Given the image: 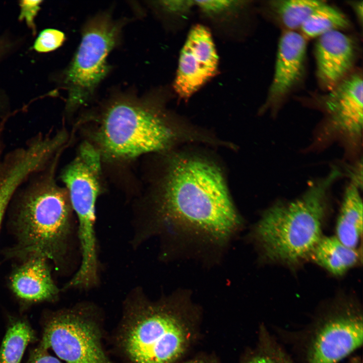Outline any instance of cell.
Returning <instances> with one entry per match:
<instances>
[{
	"instance_id": "cell-1",
	"label": "cell",
	"mask_w": 363,
	"mask_h": 363,
	"mask_svg": "<svg viewBox=\"0 0 363 363\" xmlns=\"http://www.w3.org/2000/svg\"><path fill=\"white\" fill-rule=\"evenodd\" d=\"M154 210L157 222L171 232L217 246L226 244L241 224L220 168L193 155L169 159Z\"/></svg>"
},
{
	"instance_id": "cell-2",
	"label": "cell",
	"mask_w": 363,
	"mask_h": 363,
	"mask_svg": "<svg viewBox=\"0 0 363 363\" xmlns=\"http://www.w3.org/2000/svg\"><path fill=\"white\" fill-rule=\"evenodd\" d=\"M90 142L102 160L126 161L165 150L176 141L161 101L154 95L119 92L94 116Z\"/></svg>"
},
{
	"instance_id": "cell-3",
	"label": "cell",
	"mask_w": 363,
	"mask_h": 363,
	"mask_svg": "<svg viewBox=\"0 0 363 363\" xmlns=\"http://www.w3.org/2000/svg\"><path fill=\"white\" fill-rule=\"evenodd\" d=\"M62 153L17 191L14 254L23 259L36 256L56 263L66 252L73 210L67 190L55 178Z\"/></svg>"
},
{
	"instance_id": "cell-4",
	"label": "cell",
	"mask_w": 363,
	"mask_h": 363,
	"mask_svg": "<svg viewBox=\"0 0 363 363\" xmlns=\"http://www.w3.org/2000/svg\"><path fill=\"white\" fill-rule=\"evenodd\" d=\"M341 173L334 167L298 198L277 202L265 211L254 237L267 260L293 266L310 257L323 236L330 189Z\"/></svg>"
},
{
	"instance_id": "cell-5",
	"label": "cell",
	"mask_w": 363,
	"mask_h": 363,
	"mask_svg": "<svg viewBox=\"0 0 363 363\" xmlns=\"http://www.w3.org/2000/svg\"><path fill=\"white\" fill-rule=\"evenodd\" d=\"M119 343L132 363H172L185 352L190 334L165 305L135 301L125 312Z\"/></svg>"
},
{
	"instance_id": "cell-6",
	"label": "cell",
	"mask_w": 363,
	"mask_h": 363,
	"mask_svg": "<svg viewBox=\"0 0 363 363\" xmlns=\"http://www.w3.org/2000/svg\"><path fill=\"white\" fill-rule=\"evenodd\" d=\"M124 20H115L109 12L88 20L82 30L81 42L64 73L67 91L66 112L72 114L88 104L108 74L109 54L119 43Z\"/></svg>"
},
{
	"instance_id": "cell-7",
	"label": "cell",
	"mask_w": 363,
	"mask_h": 363,
	"mask_svg": "<svg viewBox=\"0 0 363 363\" xmlns=\"http://www.w3.org/2000/svg\"><path fill=\"white\" fill-rule=\"evenodd\" d=\"M101 162L98 150L85 140L60 173V178L78 218L81 261L86 264H93L97 260L95 206L102 191Z\"/></svg>"
},
{
	"instance_id": "cell-8",
	"label": "cell",
	"mask_w": 363,
	"mask_h": 363,
	"mask_svg": "<svg viewBox=\"0 0 363 363\" xmlns=\"http://www.w3.org/2000/svg\"><path fill=\"white\" fill-rule=\"evenodd\" d=\"M90 311L78 307L50 316L40 344L65 363H112L102 346L99 322Z\"/></svg>"
},
{
	"instance_id": "cell-9",
	"label": "cell",
	"mask_w": 363,
	"mask_h": 363,
	"mask_svg": "<svg viewBox=\"0 0 363 363\" xmlns=\"http://www.w3.org/2000/svg\"><path fill=\"white\" fill-rule=\"evenodd\" d=\"M219 58L212 34L197 24L190 30L179 56L173 88L188 100L218 72Z\"/></svg>"
},
{
	"instance_id": "cell-10",
	"label": "cell",
	"mask_w": 363,
	"mask_h": 363,
	"mask_svg": "<svg viewBox=\"0 0 363 363\" xmlns=\"http://www.w3.org/2000/svg\"><path fill=\"white\" fill-rule=\"evenodd\" d=\"M362 318L351 309L329 317L316 332L308 363H337L362 343Z\"/></svg>"
},
{
	"instance_id": "cell-11",
	"label": "cell",
	"mask_w": 363,
	"mask_h": 363,
	"mask_svg": "<svg viewBox=\"0 0 363 363\" xmlns=\"http://www.w3.org/2000/svg\"><path fill=\"white\" fill-rule=\"evenodd\" d=\"M325 100L327 129L349 143L361 137L363 121L362 79L357 74L345 78L330 91Z\"/></svg>"
},
{
	"instance_id": "cell-12",
	"label": "cell",
	"mask_w": 363,
	"mask_h": 363,
	"mask_svg": "<svg viewBox=\"0 0 363 363\" xmlns=\"http://www.w3.org/2000/svg\"><path fill=\"white\" fill-rule=\"evenodd\" d=\"M315 53L320 82L331 91L351 69L354 58V45L348 36L339 30H334L318 37Z\"/></svg>"
},
{
	"instance_id": "cell-13",
	"label": "cell",
	"mask_w": 363,
	"mask_h": 363,
	"mask_svg": "<svg viewBox=\"0 0 363 363\" xmlns=\"http://www.w3.org/2000/svg\"><path fill=\"white\" fill-rule=\"evenodd\" d=\"M306 49V38L301 34L291 30L283 33L278 43L267 105L277 102L298 80L303 70Z\"/></svg>"
},
{
	"instance_id": "cell-14",
	"label": "cell",
	"mask_w": 363,
	"mask_h": 363,
	"mask_svg": "<svg viewBox=\"0 0 363 363\" xmlns=\"http://www.w3.org/2000/svg\"><path fill=\"white\" fill-rule=\"evenodd\" d=\"M10 286L18 297L28 302L51 300L58 292L48 260L41 256L24 259L11 275Z\"/></svg>"
},
{
	"instance_id": "cell-15",
	"label": "cell",
	"mask_w": 363,
	"mask_h": 363,
	"mask_svg": "<svg viewBox=\"0 0 363 363\" xmlns=\"http://www.w3.org/2000/svg\"><path fill=\"white\" fill-rule=\"evenodd\" d=\"M359 187L352 182L346 187L336 226V237L353 249H356L362 233L363 205Z\"/></svg>"
},
{
	"instance_id": "cell-16",
	"label": "cell",
	"mask_w": 363,
	"mask_h": 363,
	"mask_svg": "<svg viewBox=\"0 0 363 363\" xmlns=\"http://www.w3.org/2000/svg\"><path fill=\"white\" fill-rule=\"evenodd\" d=\"M359 255L356 249L345 246L336 236H322L310 257L330 273L340 276L357 263Z\"/></svg>"
},
{
	"instance_id": "cell-17",
	"label": "cell",
	"mask_w": 363,
	"mask_h": 363,
	"mask_svg": "<svg viewBox=\"0 0 363 363\" xmlns=\"http://www.w3.org/2000/svg\"><path fill=\"white\" fill-rule=\"evenodd\" d=\"M35 339L34 331L24 320L11 323L0 346V363H21L26 347Z\"/></svg>"
},
{
	"instance_id": "cell-18",
	"label": "cell",
	"mask_w": 363,
	"mask_h": 363,
	"mask_svg": "<svg viewBox=\"0 0 363 363\" xmlns=\"http://www.w3.org/2000/svg\"><path fill=\"white\" fill-rule=\"evenodd\" d=\"M348 24L341 12L325 3L311 13L300 28L305 38H314L346 28Z\"/></svg>"
},
{
	"instance_id": "cell-19",
	"label": "cell",
	"mask_w": 363,
	"mask_h": 363,
	"mask_svg": "<svg viewBox=\"0 0 363 363\" xmlns=\"http://www.w3.org/2000/svg\"><path fill=\"white\" fill-rule=\"evenodd\" d=\"M325 3L315 0H281L270 2L273 11L287 30L300 28L311 13Z\"/></svg>"
},
{
	"instance_id": "cell-20",
	"label": "cell",
	"mask_w": 363,
	"mask_h": 363,
	"mask_svg": "<svg viewBox=\"0 0 363 363\" xmlns=\"http://www.w3.org/2000/svg\"><path fill=\"white\" fill-rule=\"evenodd\" d=\"M65 40V34L57 29L42 30L36 38L33 48L39 52H48L59 47Z\"/></svg>"
},
{
	"instance_id": "cell-21",
	"label": "cell",
	"mask_w": 363,
	"mask_h": 363,
	"mask_svg": "<svg viewBox=\"0 0 363 363\" xmlns=\"http://www.w3.org/2000/svg\"><path fill=\"white\" fill-rule=\"evenodd\" d=\"M243 2L237 1H194L195 6L198 7L205 14L218 16L237 8L243 4Z\"/></svg>"
},
{
	"instance_id": "cell-22",
	"label": "cell",
	"mask_w": 363,
	"mask_h": 363,
	"mask_svg": "<svg viewBox=\"0 0 363 363\" xmlns=\"http://www.w3.org/2000/svg\"><path fill=\"white\" fill-rule=\"evenodd\" d=\"M16 191V186L11 181L0 176V227L6 210Z\"/></svg>"
},
{
	"instance_id": "cell-23",
	"label": "cell",
	"mask_w": 363,
	"mask_h": 363,
	"mask_svg": "<svg viewBox=\"0 0 363 363\" xmlns=\"http://www.w3.org/2000/svg\"><path fill=\"white\" fill-rule=\"evenodd\" d=\"M156 5L163 11L171 14L183 15L195 6L194 1H160Z\"/></svg>"
},
{
	"instance_id": "cell-24",
	"label": "cell",
	"mask_w": 363,
	"mask_h": 363,
	"mask_svg": "<svg viewBox=\"0 0 363 363\" xmlns=\"http://www.w3.org/2000/svg\"><path fill=\"white\" fill-rule=\"evenodd\" d=\"M41 1H21L20 2L19 19L24 20L29 27L34 29V19L40 9Z\"/></svg>"
},
{
	"instance_id": "cell-25",
	"label": "cell",
	"mask_w": 363,
	"mask_h": 363,
	"mask_svg": "<svg viewBox=\"0 0 363 363\" xmlns=\"http://www.w3.org/2000/svg\"><path fill=\"white\" fill-rule=\"evenodd\" d=\"M27 363H65L49 353L48 349L41 345L30 353Z\"/></svg>"
},
{
	"instance_id": "cell-26",
	"label": "cell",
	"mask_w": 363,
	"mask_h": 363,
	"mask_svg": "<svg viewBox=\"0 0 363 363\" xmlns=\"http://www.w3.org/2000/svg\"><path fill=\"white\" fill-rule=\"evenodd\" d=\"M282 359L272 353H263L253 357L247 363H287Z\"/></svg>"
},
{
	"instance_id": "cell-27",
	"label": "cell",
	"mask_w": 363,
	"mask_h": 363,
	"mask_svg": "<svg viewBox=\"0 0 363 363\" xmlns=\"http://www.w3.org/2000/svg\"><path fill=\"white\" fill-rule=\"evenodd\" d=\"M353 8L355 9V12L359 17V20L361 21L362 19V2H358L354 4Z\"/></svg>"
},
{
	"instance_id": "cell-28",
	"label": "cell",
	"mask_w": 363,
	"mask_h": 363,
	"mask_svg": "<svg viewBox=\"0 0 363 363\" xmlns=\"http://www.w3.org/2000/svg\"><path fill=\"white\" fill-rule=\"evenodd\" d=\"M185 363H205L204 361L201 360H191Z\"/></svg>"
},
{
	"instance_id": "cell-29",
	"label": "cell",
	"mask_w": 363,
	"mask_h": 363,
	"mask_svg": "<svg viewBox=\"0 0 363 363\" xmlns=\"http://www.w3.org/2000/svg\"><path fill=\"white\" fill-rule=\"evenodd\" d=\"M0 50H1V48H0Z\"/></svg>"
}]
</instances>
